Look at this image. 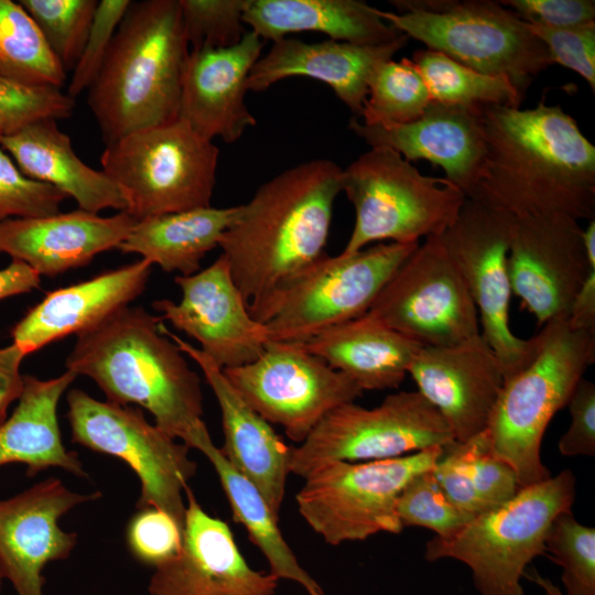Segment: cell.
I'll use <instances>...</instances> for the list:
<instances>
[{
    "mask_svg": "<svg viewBox=\"0 0 595 595\" xmlns=\"http://www.w3.org/2000/svg\"><path fill=\"white\" fill-rule=\"evenodd\" d=\"M242 22L272 42L292 33L317 32L328 40L382 45L403 34L379 15V9L361 0H246Z\"/></svg>",
    "mask_w": 595,
    "mask_h": 595,
    "instance_id": "cell-30",
    "label": "cell"
},
{
    "mask_svg": "<svg viewBox=\"0 0 595 595\" xmlns=\"http://www.w3.org/2000/svg\"><path fill=\"white\" fill-rule=\"evenodd\" d=\"M151 269L149 261L140 259L46 293L14 325L12 344L26 356L68 335L94 328L143 293Z\"/></svg>",
    "mask_w": 595,
    "mask_h": 595,
    "instance_id": "cell-27",
    "label": "cell"
},
{
    "mask_svg": "<svg viewBox=\"0 0 595 595\" xmlns=\"http://www.w3.org/2000/svg\"><path fill=\"white\" fill-rule=\"evenodd\" d=\"M192 448L202 452L215 468L228 499L235 521L245 526L249 539L266 556L270 573L279 580L300 584L309 595H325L317 582L301 566L279 527L280 518L247 478L227 462L209 432L199 436Z\"/></svg>",
    "mask_w": 595,
    "mask_h": 595,
    "instance_id": "cell-33",
    "label": "cell"
},
{
    "mask_svg": "<svg viewBox=\"0 0 595 595\" xmlns=\"http://www.w3.org/2000/svg\"><path fill=\"white\" fill-rule=\"evenodd\" d=\"M161 322L142 306L119 310L77 335L66 370L94 380L111 403L144 408L159 429L192 448L208 432L201 378Z\"/></svg>",
    "mask_w": 595,
    "mask_h": 595,
    "instance_id": "cell-3",
    "label": "cell"
},
{
    "mask_svg": "<svg viewBox=\"0 0 595 595\" xmlns=\"http://www.w3.org/2000/svg\"><path fill=\"white\" fill-rule=\"evenodd\" d=\"M379 15L399 32L480 73L507 78L524 98L551 65L544 44L493 0H393Z\"/></svg>",
    "mask_w": 595,
    "mask_h": 595,
    "instance_id": "cell-7",
    "label": "cell"
},
{
    "mask_svg": "<svg viewBox=\"0 0 595 595\" xmlns=\"http://www.w3.org/2000/svg\"><path fill=\"white\" fill-rule=\"evenodd\" d=\"M433 474L450 501L470 518L506 502L521 488L515 470L493 452L487 430L445 447Z\"/></svg>",
    "mask_w": 595,
    "mask_h": 595,
    "instance_id": "cell-34",
    "label": "cell"
},
{
    "mask_svg": "<svg viewBox=\"0 0 595 595\" xmlns=\"http://www.w3.org/2000/svg\"><path fill=\"white\" fill-rule=\"evenodd\" d=\"M408 374L456 442L488 428L505 382L501 365L480 333L452 346L421 347Z\"/></svg>",
    "mask_w": 595,
    "mask_h": 595,
    "instance_id": "cell-21",
    "label": "cell"
},
{
    "mask_svg": "<svg viewBox=\"0 0 595 595\" xmlns=\"http://www.w3.org/2000/svg\"><path fill=\"white\" fill-rule=\"evenodd\" d=\"M576 479L570 469L521 487L506 502L482 512L455 534L432 537L424 559L457 560L470 569L479 595H524L521 577L529 563L545 554L554 519L571 511Z\"/></svg>",
    "mask_w": 595,
    "mask_h": 595,
    "instance_id": "cell-6",
    "label": "cell"
},
{
    "mask_svg": "<svg viewBox=\"0 0 595 595\" xmlns=\"http://www.w3.org/2000/svg\"><path fill=\"white\" fill-rule=\"evenodd\" d=\"M66 400L72 442L125 461L141 483L137 509L159 508L184 530L183 491L197 469L190 448L149 423L141 409L99 401L80 389L69 390Z\"/></svg>",
    "mask_w": 595,
    "mask_h": 595,
    "instance_id": "cell-13",
    "label": "cell"
},
{
    "mask_svg": "<svg viewBox=\"0 0 595 595\" xmlns=\"http://www.w3.org/2000/svg\"><path fill=\"white\" fill-rule=\"evenodd\" d=\"M348 128L370 148H389L408 162L425 160L442 167L467 198L480 178L485 142L478 110L431 101L409 123L367 126L353 117Z\"/></svg>",
    "mask_w": 595,
    "mask_h": 595,
    "instance_id": "cell-23",
    "label": "cell"
},
{
    "mask_svg": "<svg viewBox=\"0 0 595 595\" xmlns=\"http://www.w3.org/2000/svg\"><path fill=\"white\" fill-rule=\"evenodd\" d=\"M520 20L549 28H569L595 21L594 0H501Z\"/></svg>",
    "mask_w": 595,
    "mask_h": 595,
    "instance_id": "cell-48",
    "label": "cell"
},
{
    "mask_svg": "<svg viewBox=\"0 0 595 595\" xmlns=\"http://www.w3.org/2000/svg\"><path fill=\"white\" fill-rule=\"evenodd\" d=\"M396 509L403 528H425L442 539L452 537L473 519L450 501L435 479L433 468L409 480L397 499Z\"/></svg>",
    "mask_w": 595,
    "mask_h": 595,
    "instance_id": "cell-40",
    "label": "cell"
},
{
    "mask_svg": "<svg viewBox=\"0 0 595 595\" xmlns=\"http://www.w3.org/2000/svg\"><path fill=\"white\" fill-rule=\"evenodd\" d=\"M65 198L55 187L26 176L0 147V221L57 214Z\"/></svg>",
    "mask_w": 595,
    "mask_h": 595,
    "instance_id": "cell-43",
    "label": "cell"
},
{
    "mask_svg": "<svg viewBox=\"0 0 595 595\" xmlns=\"http://www.w3.org/2000/svg\"><path fill=\"white\" fill-rule=\"evenodd\" d=\"M419 242H379L350 256L327 253L250 312L269 340L301 343L366 314Z\"/></svg>",
    "mask_w": 595,
    "mask_h": 595,
    "instance_id": "cell-10",
    "label": "cell"
},
{
    "mask_svg": "<svg viewBox=\"0 0 595 595\" xmlns=\"http://www.w3.org/2000/svg\"><path fill=\"white\" fill-rule=\"evenodd\" d=\"M136 223L126 212L104 217L79 208L45 217L6 219L0 221V253L53 278L117 249Z\"/></svg>",
    "mask_w": 595,
    "mask_h": 595,
    "instance_id": "cell-25",
    "label": "cell"
},
{
    "mask_svg": "<svg viewBox=\"0 0 595 595\" xmlns=\"http://www.w3.org/2000/svg\"><path fill=\"white\" fill-rule=\"evenodd\" d=\"M76 377L69 370L46 380L23 377L18 405L0 426V466L22 463L31 477L48 467L88 477L77 453L66 451L57 420L60 399Z\"/></svg>",
    "mask_w": 595,
    "mask_h": 595,
    "instance_id": "cell-31",
    "label": "cell"
},
{
    "mask_svg": "<svg viewBox=\"0 0 595 595\" xmlns=\"http://www.w3.org/2000/svg\"><path fill=\"white\" fill-rule=\"evenodd\" d=\"M368 312L422 347L452 346L480 333L477 309L440 237L415 248Z\"/></svg>",
    "mask_w": 595,
    "mask_h": 595,
    "instance_id": "cell-16",
    "label": "cell"
},
{
    "mask_svg": "<svg viewBox=\"0 0 595 595\" xmlns=\"http://www.w3.org/2000/svg\"><path fill=\"white\" fill-rule=\"evenodd\" d=\"M131 0H101L83 52L73 68L66 94L72 98L79 96L95 80L109 51L116 31L123 19Z\"/></svg>",
    "mask_w": 595,
    "mask_h": 595,
    "instance_id": "cell-45",
    "label": "cell"
},
{
    "mask_svg": "<svg viewBox=\"0 0 595 595\" xmlns=\"http://www.w3.org/2000/svg\"><path fill=\"white\" fill-rule=\"evenodd\" d=\"M180 302L156 300L152 307L162 321L197 340L201 350L221 369L247 365L264 350L269 336L249 313L226 258L191 275H175Z\"/></svg>",
    "mask_w": 595,
    "mask_h": 595,
    "instance_id": "cell-18",
    "label": "cell"
},
{
    "mask_svg": "<svg viewBox=\"0 0 595 595\" xmlns=\"http://www.w3.org/2000/svg\"><path fill=\"white\" fill-rule=\"evenodd\" d=\"M263 41L248 30L235 45L191 50L185 63L177 119L203 138L232 143L257 120L246 105L248 77Z\"/></svg>",
    "mask_w": 595,
    "mask_h": 595,
    "instance_id": "cell-22",
    "label": "cell"
},
{
    "mask_svg": "<svg viewBox=\"0 0 595 595\" xmlns=\"http://www.w3.org/2000/svg\"><path fill=\"white\" fill-rule=\"evenodd\" d=\"M411 61L426 84L431 101L472 110L487 105L519 108L522 104L523 97L507 78L480 73L441 52L416 50Z\"/></svg>",
    "mask_w": 595,
    "mask_h": 595,
    "instance_id": "cell-35",
    "label": "cell"
},
{
    "mask_svg": "<svg viewBox=\"0 0 595 595\" xmlns=\"http://www.w3.org/2000/svg\"><path fill=\"white\" fill-rule=\"evenodd\" d=\"M582 231L578 221L565 215L513 217L507 258L511 292L540 327L567 318L595 268Z\"/></svg>",
    "mask_w": 595,
    "mask_h": 595,
    "instance_id": "cell-17",
    "label": "cell"
},
{
    "mask_svg": "<svg viewBox=\"0 0 595 595\" xmlns=\"http://www.w3.org/2000/svg\"><path fill=\"white\" fill-rule=\"evenodd\" d=\"M523 576L539 585L543 591V595H565L564 592H562L549 577L541 575L534 569H532L530 573H524Z\"/></svg>",
    "mask_w": 595,
    "mask_h": 595,
    "instance_id": "cell-52",
    "label": "cell"
},
{
    "mask_svg": "<svg viewBox=\"0 0 595 595\" xmlns=\"http://www.w3.org/2000/svg\"><path fill=\"white\" fill-rule=\"evenodd\" d=\"M188 54L178 0L131 1L87 89L105 144L177 119Z\"/></svg>",
    "mask_w": 595,
    "mask_h": 595,
    "instance_id": "cell-4",
    "label": "cell"
},
{
    "mask_svg": "<svg viewBox=\"0 0 595 595\" xmlns=\"http://www.w3.org/2000/svg\"><path fill=\"white\" fill-rule=\"evenodd\" d=\"M2 134H3V130H2V128H1V126H0V137H1Z\"/></svg>",
    "mask_w": 595,
    "mask_h": 595,
    "instance_id": "cell-54",
    "label": "cell"
},
{
    "mask_svg": "<svg viewBox=\"0 0 595 595\" xmlns=\"http://www.w3.org/2000/svg\"><path fill=\"white\" fill-rule=\"evenodd\" d=\"M571 423L560 437L564 456H595V385L584 377L577 382L566 404Z\"/></svg>",
    "mask_w": 595,
    "mask_h": 595,
    "instance_id": "cell-47",
    "label": "cell"
},
{
    "mask_svg": "<svg viewBox=\"0 0 595 595\" xmlns=\"http://www.w3.org/2000/svg\"><path fill=\"white\" fill-rule=\"evenodd\" d=\"M409 37L402 34L382 45H357L326 40L317 43L284 37L272 42L248 77V90L260 93L290 77H309L329 86L347 108L360 116L375 69L399 52Z\"/></svg>",
    "mask_w": 595,
    "mask_h": 595,
    "instance_id": "cell-26",
    "label": "cell"
},
{
    "mask_svg": "<svg viewBox=\"0 0 595 595\" xmlns=\"http://www.w3.org/2000/svg\"><path fill=\"white\" fill-rule=\"evenodd\" d=\"M299 344L346 375L363 391L398 388L422 347L369 312Z\"/></svg>",
    "mask_w": 595,
    "mask_h": 595,
    "instance_id": "cell-29",
    "label": "cell"
},
{
    "mask_svg": "<svg viewBox=\"0 0 595 595\" xmlns=\"http://www.w3.org/2000/svg\"><path fill=\"white\" fill-rule=\"evenodd\" d=\"M431 97L410 58L382 62L371 75L360 117L367 126H393L419 119Z\"/></svg>",
    "mask_w": 595,
    "mask_h": 595,
    "instance_id": "cell-37",
    "label": "cell"
},
{
    "mask_svg": "<svg viewBox=\"0 0 595 595\" xmlns=\"http://www.w3.org/2000/svg\"><path fill=\"white\" fill-rule=\"evenodd\" d=\"M65 72L83 52L98 0H19Z\"/></svg>",
    "mask_w": 595,
    "mask_h": 595,
    "instance_id": "cell-38",
    "label": "cell"
},
{
    "mask_svg": "<svg viewBox=\"0 0 595 595\" xmlns=\"http://www.w3.org/2000/svg\"><path fill=\"white\" fill-rule=\"evenodd\" d=\"M545 553L562 569L565 595H595V529L572 511L559 515L545 538Z\"/></svg>",
    "mask_w": 595,
    "mask_h": 595,
    "instance_id": "cell-39",
    "label": "cell"
},
{
    "mask_svg": "<svg viewBox=\"0 0 595 595\" xmlns=\"http://www.w3.org/2000/svg\"><path fill=\"white\" fill-rule=\"evenodd\" d=\"M477 595H479V594H477Z\"/></svg>",
    "mask_w": 595,
    "mask_h": 595,
    "instance_id": "cell-55",
    "label": "cell"
},
{
    "mask_svg": "<svg viewBox=\"0 0 595 595\" xmlns=\"http://www.w3.org/2000/svg\"><path fill=\"white\" fill-rule=\"evenodd\" d=\"M0 147L26 176L72 197L79 209L94 214L108 208L126 212L121 188L102 170L79 159L57 120L42 119L2 134Z\"/></svg>",
    "mask_w": 595,
    "mask_h": 595,
    "instance_id": "cell-28",
    "label": "cell"
},
{
    "mask_svg": "<svg viewBox=\"0 0 595 595\" xmlns=\"http://www.w3.org/2000/svg\"><path fill=\"white\" fill-rule=\"evenodd\" d=\"M238 206L195 208L137 220L118 246L137 253L165 272L191 275L201 270L205 255L219 247L223 234L235 220Z\"/></svg>",
    "mask_w": 595,
    "mask_h": 595,
    "instance_id": "cell-32",
    "label": "cell"
},
{
    "mask_svg": "<svg viewBox=\"0 0 595 595\" xmlns=\"http://www.w3.org/2000/svg\"><path fill=\"white\" fill-rule=\"evenodd\" d=\"M538 337L530 363L505 380L486 429L493 452L520 487L552 476L541 461L543 434L595 360V332L574 329L566 318L544 324Z\"/></svg>",
    "mask_w": 595,
    "mask_h": 595,
    "instance_id": "cell-5",
    "label": "cell"
},
{
    "mask_svg": "<svg viewBox=\"0 0 595 595\" xmlns=\"http://www.w3.org/2000/svg\"><path fill=\"white\" fill-rule=\"evenodd\" d=\"M223 372L253 411L298 443L329 411L364 392L299 343L269 340L256 360Z\"/></svg>",
    "mask_w": 595,
    "mask_h": 595,
    "instance_id": "cell-15",
    "label": "cell"
},
{
    "mask_svg": "<svg viewBox=\"0 0 595 595\" xmlns=\"http://www.w3.org/2000/svg\"><path fill=\"white\" fill-rule=\"evenodd\" d=\"M445 447L371 462H329L305 477L296 494L300 515L331 545L398 534L397 499L416 474L431 469Z\"/></svg>",
    "mask_w": 595,
    "mask_h": 595,
    "instance_id": "cell-11",
    "label": "cell"
},
{
    "mask_svg": "<svg viewBox=\"0 0 595 595\" xmlns=\"http://www.w3.org/2000/svg\"><path fill=\"white\" fill-rule=\"evenodd\" d=\"M219 149L180 119L106 144L101 170L136 220L210 206Z\"/></svg>",
    "mask_w": 595,
    "mask_h": 595,
    "instance_id": "cell-9",
    "label": "cell"
},
{
    "mask_svg": "<svg viewBox=\"0 0 595 595\" xmlns=\"http://www.w3.org/2000/svg\"><path fill=\"white\" fill-rule=\"evenodd\" d=\"M566 320L574 329L595 332V268L577 292Z\"/></svg>",
    "mask_w": 595,
    "mask_h": 595,
    "instance_id": "cell-51",
    "label": "cell"
},
{
    "mask_svg": "<svg viewBox=\"0 0 595 595\" xmlns=\"http://www.w3.org/2000/svg\"><path fill=\"white\" fill-rule=\"evenodd\" d=\"M355 224L340 255L374 242L414 244L440 237L467 198L445 177L426 176L389 148H370L342 171Z\"/></svg>",
    "mask_w": 595,
    "mask_h": 595,
    "instance_id": "cell-8",
    "label": "cell"
},
{
    "mask_svg": "<svg viewBox=\"0 0 595 595\" xmlns=\"http://www.w3.org/2000/svg\"><path fill=\"white\" fill-rule=\"evenodd\" d=\"M526 24L547 47L551 65L575 72L595 93V21L569 28Z\"/></svg>",
    "mask_w": 595,
    "mask_h": 595,
    "instance_id": "cell-46",
    "label": "cell"
},
{
    "mask_svg": "<svg viewBox=\"0 0 595 595\" xmlns=\"http://www.w3.org/2000/svg\"><path fill=\"white\" fill-rule=\"evenodd\" d=\"M454 442L444 418L419 391H400L372 409L347 402L329 411L291 446L289 467L304 478L329 462L389 459Z\"/></svg>",
    "mask_w": 595,
    "mask_h": 595,
    "instance_id": "cell-12",
    "label": "cell"
},
{
    "mask_svg": "<svg viewBox=\"0 0 595 595\" xmlns=\"http://www.w3.org/2000/svg\"><path fill=\"white\" fill-rule=\"evenodd\" d=\"M186 511L177 554L155 567L150 595H274L279 578L253 570L229 526L208 515L185 489Z\"/></svg>",
    "mask_w": 595,
    "mask_h": 595,
    "instance_id": "cell-19",
    "label": "cell"
},
{
    "mask_svg": "<svg viewBox=\"0 0 595 595\" xmlns=\"http://www.w3.org/2000/svg\"><path fill=\"white\" fill-rule=\"evenodd\" d=\"M183 528L165 511L155 507L138 509L127 528V542L134 558L158 567L180 551Z\"/></svg>",
    "mask_w": 595,
    "mask_h": 595,
    "instance_id": "cell-44",
    "label": "cell"
},
{
    "mask_svg": "<svg viewBox=\"0 0 595 595\" xmlns=\"http://www.w3.org/2000/svg\"><path fill=\"white\" fill-rule=\"evenodd\" d=\"M342 171L331 160L305 161L239 205L219 247L249 313L326 253Z\"/></svg>",
    "mask_w": 595,
    "mask_h": 595,
    "instance_id": "cell-2",
    "label": "cell"
},
{
    "mask_svg": "<svg viewBox=\"0 0 595 595\" xmlns=\"http://www.w3.org/2000/svg\"><path fill=\"white\" fill-rule=\"evenodd\" d=\"M485 142L480 178L470 195L512 217H595V147L560 105L478 109Z\"/></svg>",
    "mask_w": 595,
    "mask_h": 595,
    "instance_id": "cell-1",
    "label": "cell"
},
{
    "mask_svg": "<svg viewBox=\"0 0 595 595\" xmlns=\"http://www.w3.org/2000/svg\"><path fill=\"white\" fill-rule=\"evenodd\" d=\"M74 108L75 99L61 88L0 77V126L3 134L42 119H67Z\"/></svg>",
    "mask_w": 595,
    "mask_h": 595,
    "instance_id": "cell-42",
    "label": "cell"
},
{
    "mask_svg": "<svg viewBox=\"0 0 595 595\" xmlns=\"http://www.w3.org/2000/svg\"><path fill=\"white\" fill-rule=\"evenodd\" d=\"M0 77L57 88L66 80L65 69L32 18L12 0H0Z\"/></svg>",
    "mask_w": 595,
    "mask_h": 595,
    "instance_id": "cell-36",
    "label": "cell"
},
{
    "mask_svg": "<svg viewBox=\"0 0 595 595\" xmlns=\"http://www.w3.org/2000/svg\"><path fill=\"white\" fill-rule=\"evenodd\" d=\"M2 581H3V576H2V573H1V570H0V591H1V587H2Z\"/></svg>",
    "mask_w": 595,
    "mask_h": 595,
    "instance_id": "cell-53",
    "label": "cell"
},
{
    "mask_svg": "<svg viewBox=\"0 0 595 595\" xmlns=\"http://www.w3.org/2000/svg\"><path fill=\"white\" fill-rule=\"evenodd\" d=\"M41 285V275L26 263L12 259L0 269V300L28 293Z\"/></svg>",
    "mask_w": 595,
    "mask_h": 595,
    "instance_id": "cell-50",
    "label": "cell"
},
{
    "mask_svg": "<svg viewBox=\"0 0 595 595\" xmlns=\"http://www.w3.org/2000/svg\"><path fill=\"white\" fill-rule=\"evenodd\" d=\"M25 354L14 344L0 348V426L7 420L10 404L19 400L24 381L20 366Z\"/></svg>",
    "mask_w": 595,
    "mask_h": 595,
    "instance_id": "cell-49",
    "label": "cell"
},
{
    "mask_svg": "<svg viewBox=\"0 0 595 595\" xmlns=\"http://www.w3.org/2000/svg\"><path fill=\"white\" fill-rule=\"evenodd\" d=\"M513 217L466 198L440 240L457 268L479 314L482 336L496 354L505 380L533 358L538 334L519 338L509 327L512 295L507 258Z\"/></svg>",
    "mask_w": 595,
    "mask_h": 595,
    "instance_id": "cell-14",
    "label": "cell"
},
{
    "mask_svg": "<svg viewBox=\"0 0 595 595\" xmlns=\"http://www.w3.org/2000/svg\"><path fill=\"white\" fill-rule=\"evenodd\" d=\"M101 497L74 493L57 478H47L12 498L0 500V570L18 595H44V566L66 559L77 536L60 519L74 507Z\"/></svg>",
    "mask_w": 595,
    "mask_h": 595,
    "instance_id": "cell-20",
    "label": "cell"
},
{
    "mask_svg": "<svg viewBox=\"0 0 595 595\" xmlns=\"http://www.w3.org/2000/svg\"><path fill=\"white\" fill-rule=\"evenodd\" d=\"M160 331L195 361L212 388L221 413L224 446L220 452L234 469L258 488L273 513L280 518L286 478L291 474V446L242 400L223 369L208 356L170 332L163 322Z\"/></svg>",
    "mask_w": 595,
    "mask_h": 595,
    "instance_id": "cell-24",
    "label": "cell"
},
{
    "mask_svg": "<svg viewBox=\"0 0 595 595\" xmlns=\"http://www.w3.org/2000/svg\"><path fill=\"white\" fill-rule=\"evenodd\" d=\"M191 50L224 48L237 44L245 33L246 0H178Z\"/></svg>",
    "mask_w": 595,
    "mask_h": 595,
    "instance_id": "cell-41",
    "label": "cell"
}]
</instances>
